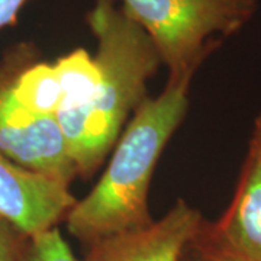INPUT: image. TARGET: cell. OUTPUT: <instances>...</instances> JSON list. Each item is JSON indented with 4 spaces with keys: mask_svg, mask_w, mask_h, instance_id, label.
<instances>
[{
    "mask_svg": "<svg viewBox=\"0 0 261 261\" xmlns=\"http://www.w3.org/2000/svg\"><path fill=\"white\" fill-rule=\"evenodd\" d=\"M123 10L145 31L170 71L193 79L221 42L251 18L255 0H123Z\"/></svg>",
    "mask_w": 261,
    "mask_h": 261,
    "instance_id": "3",
    "label": "cell"
},
{
    "mask_svg": "<svg viewBox=\"0 0 261 261\" xmlns=\"http://www.w3.org/2000/svg\"><path fill=\"white\" fill-rule=\"evenodd\" d=\"M202 222L195 207L177 200L168 214L145 228L87 245L83 261H178Z\"/></svg>",
    "mask_w": 261,
    "mask_h": 261,
    "instance_id": "6",
    "label": "cell"
},
{
    "mask_svg": "<svg viewBox=\"0 0 261 261\" xmlns=\"http://www.w3.org/2000/svg\"><path fill=\"white\" fill-rule=\"evenodd\" d=\"M54 67L63 92L58 113L82 108L93 99L100 82V70L94 57L79 48L58 58Z\"/></svg>",
    "mask_w": 261,
    "mask_h": 261,
    "instance_id": "9",
    "label": "cell"
},
{
    "mask_svg": "<svg viewBox=\"0 0 261 261\" xmlns=\"http://www.w3.org/2000/svg\"><path fill=\"white\" fill-rule=\"evenodd\" d=\"M13 93L32 112L57 116L63 102V92L54 64L31 63L16 70Z\"/></svg>",
    "mask_w": 261,
    "mask_h": 261,
    "instance_id": "8",
    "label": "cell"
},
{
    "mask_svg": "<svg viewBox=\"0 0 261 261\" xmlns=\"http://www.w3.org/2000/svg\"><path fill=\"white\" fill-rule=\"evenodd\" d=\"M251 144H254L257 148L261 151V115L257 118L255 125H254V132H252Z\"/></svg>",
    "mask_w": 261,
    "mask_h": 261,
    "instance_id": "14",
    "label": "cell"
},
{
    "mask_svg": "<svg viewBox=\"0 0 261 261\" xmlns=\"http://www.w3.org/2000/svg\"><path fill=\"white\" fill-rule=\"evenodd\" d=\"M28 0H0V29L13 25L18 13Z\"/></svg>",
    "mask_w": 261,
    "mask_h": 261,
    "instance_id": "13",
    "label": "cell"
},
{
    "mask_svg": "<svg viewBox=\"0 0 261 261\" xmlns=\"http://www.w3.org/2000/svg\"><path fill=\"white\" fill-rule=\"evenodd\" d=\"M178 261H248L231 251L211 229V224L202 222L199 231L187 243Z\"/></svg>",
    "mask_w": 261,
    "mask_h": 261,
    "instance_id": "11",
    "label": "cell"
},
{
    "mask_svg": "<svg viewBox=\"0 0 261 261\" xmlns=\"http://www.w3.org/2000/svg\"><path fill=\"white\" fill-rule=\"evenodd\" d=\"M211 229L231 251L248 261H261V151L254 144L231 205Z\"/></svg>",
    "mask_w": 261,
    "mask_h": 261,
    "instance_id": "7",
    "label": "cell"
},
{
    "mask_svg": "<svg viewBox=\"0 0 261 261\" xmlns=\"http://www.w3.org/2000/svg\"><path fill=\"white\" fill-rule=\"evenodd\" d=\"M87 23L97 41L100 82L87 105L57 115L80 176H90L119 140L128 115L147 99V83L163 64L145 31L116 0H96Z\"/></svg>",
    "mask_w": 261,
    "mask_h": 261,
    "instance_id": "1",
    "label": "cell"
},
{
    "mask_svg": "<svg viewBox=\"0 0 261 261\" xmlns=\"http://www.w3.org/2000/svg\"><path fill=\"white\" fill-rule=\"evenodd\" d=\"M19 64L0 68V152L29 171L68 185L79 176L57 116L29 111L13 93Z\"/></svg>",
    "mask_w": 261,
    "mask_h": 261,
    "instance_id": "4",
    "label": "cell"
},
{
    "mask_svg": "<svg viewBox=\"0 0 261 261\" xmlns=\"http://www.w3.org/2000/svg\"><path fill=\"white\" fill-rule=\"evenodd\" d=\"M75 202L68 185L29 171L0 152V216L23 237L54 228Z\"/></svg>",
    "mask_w": 261,
    "mask_h": 261,
    "instance_id": "5",
    "label": "cell"
},
{
    "mask_svg": "<svg viewBox=\"0 0 261 261\" xmlns=\"http://www.w3.org/2000/svg\"><path fill=\"white\" fill-rule=\"evenodd\" d=\"M190 83L192 79H168L163 93L135 109L100 180L65 215L77 240L90 245L152 224L149 183L166 144L185 119Z\"/></svg>",
    "mask_w": 261,
    "mask_h": 261,
    "instance_id": "2",
    "label": "cell"
},
{
    "mask_svg": "<svg viewBox=\"0 0 261 261\" xmlns=\"http://www.w3.org/2000/svg\"><path fill=\"white\" fill-rule=\"evenodd\" d=\"M19 261H79L56 226L27 237Z\"/></svg>",
    "mask_w": 261,
    "mask_h": 261,
    "instance_id": "10",
    "label": "cell"
},
{
    "mask_svg": "<svg viewBox=\"0 0 261 261\" xmlns=\"http://www.w3.org/2000/svg\"><path fill=\"white\" fill-rule=\"evenodd\" d=\"M27 237L0 216V261H19Z\"/></svg>",
    "mask_w": 261,
    "mask_h": 261,
    "instance_id": "12",
    "label": "cell"
}]
</instances>
